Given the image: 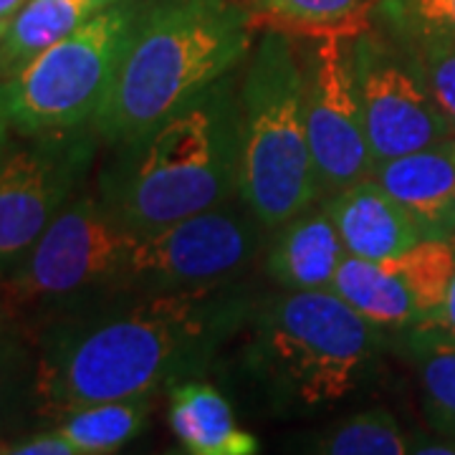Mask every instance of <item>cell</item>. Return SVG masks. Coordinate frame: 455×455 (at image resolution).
Masks as SVG:
<instances>
[{
    "label": "cell",
    "instance_id": "f546056e",
    "mask_svg": "<svg viewBox=\"0 0 455 455\" xmlns=\"http://www.w3.org/2000/svg\"><path fill=\"white\" fill-rule=\"evenodd\" d=\"M8 23H11V20H0V38H3V33L8 31Z\"/></svg>",
    "mask_w": 455,
    "mask_h": 455
},
{
    "label": "cell",
    "instance_id": "f1b7e54d",
    "mask_svg": "<svg viewBox=\"0 0 455 455\" xmlns=\"http://www.w3.org/2000/svg\"><path fill=\"white\" fill-rule=\"evenodd\" d=\"M26 0H0V20H11L23 8Z\"/></svg>",
    "mask_w": 455,
    "mask_h": 455
},
{
    "label": "cell",
    "instance_id": "8992f818",
    "mask_svg": "<svg viewBox=\"0 0 455 455\" xmlns=\"http://www.w3.org/2000/svg\"><path fill=\"white\" fill-rule=\"evenodd\" d=\"M134 238L137 233L116 223L97 196L76 193L0 276L8 319L36 329L124 293Z\"/></svg>",
    "mask_w": 455,
    "mask_h": 455
},
{
    "label": "cell",
    "instance_id": "9c48e42d",
    "mask_svg": "<svg viewBox=\"0 0 455 455\" xmlns=\"http://www.w3.org/2000/svg\"><path fill=\"white\" fill-rule=\"evenodd\" d=\"M355 36L347 23L319 31L307 71V122L322 197L372 178V149L355 74Z\"/></svg>",
    "mask_w": 455,
    "mask_h": 455
},
{
    "label": "cell",
    "instance_id": "7402d4cb",
    "mask_svg": "<svg viewBox=\"0 0 455 455\" xmlns=\"http://www.w3.org/2000/svg\"><path fill=\"white\" fill-rule=\"evenodd\" d=\"M33 407V357L20 326L0 319V438Z\"/></svg>",
    "mask_w": 455,
    "mask_h": 455
},
{
    "label": "cell",
    "instance_id": "9a60e30c",
    "mask_svg": "<svg viewBox=\"0 0 455 455\" xmlns=\"http://www.w3.org/2000/svg\"><path fill=\"white\" fill-rule=\"evenodd\" d=\"M170 427L193 455L259 453V440L238 425L226 395L208 382L185 379L170 390Z\"/></svg>",
    "mask_w": 455,
    "mask_h": 455
},
{
    "label": "cell",
    "instance_id": "e0dca14e",
    "mask_svg": "<svg viewBox=\"0 0 455 455\" xmlns=\"http://www.w3.org/2000/svg\"><path fill=\"white\" fill-rule=\"evenodd\" d=\"M104 8H109L104 0H26L0 38V84L13 82L44 51Z\"/></svg>",
    "mask_w": 455,
    "mask_h": 455
},
{
    "label": "cell",
    "instance_id": "5b68a950",
    "mask_svg": "<svg viewBox=\"0 0 455 455\" xmlns=\"http://www.w3.org/2000/svg\"><path fill=\"white\" fill-rule=\"evenodd\" d=\"M238 97V197L260 226L276 230L322 200L307 122V66L286 33L260 38Z\"/></svg>",
    "mask_w": 455,
    "mask_h": 455
},
{
    "label": "cell",
    "instance_id": "4fadbf2b",
    "mask_svg": "<svg viewBox=\"0 0 455 455\" xmlns=\"http://www.w3.org/2000/svg\"><path fill=\"white\" fill-rule=\"evenodd\" d=\"M324 208L339 230L347 253L357 259H395L427 235L423 226L372 178L326 196Z\"/></svg>",
    "mask_w": 455,
    "mask_h": 455
},
{
    "label": "cell",
    "instance_id": "8fae6325",
    "mask_svg": "<svg viewBox=\"0 0 455 455\" xmlns=\"http://www.w3.org/2000/svg\"><path fill=\"white\" fill-rule=\"evenodd\" d=\"M355 74L374 163L455 137L410 53L379 33L357 31Z\"/></svg>",
    "mask_w": 455,
    "mask_h": 455
},
{
    "label": "cell",
    "instance_id": "83f0119b",
    "mask_svg": "<svg viewBox=\"0 0 455 455\" xmlns=\"http://www.w3.org/2000/svg\"><path fill=\"white\" fill-rule=\"evenodd\" d=\"M13 130L11 127V119H8V112H5V99H3V84H0V155L8 149V132Z\"/></svg>",
    "mask_w": 455,
    "mask_h": 455
},
{
    "label": "cell",
    "instance_id": "277c9868",
    "mask_svg": "<svg viewBox=\"0 0 455 455\" xmlns=\"http://www.w3.org/2000/svg\"><path fill=\"white\" fill-rule=\"evenodd\" d=\"M243 364L263 403L283 415H311L344 403L364 385L382 329L331 289H283L260 304Z\"/></svg>",
    "mask_w": 455,
    "mask_h": 455
},
{
    "label": "cell",
    "instance_id": "603a6c76",
    "mask_svg": "<svg viewBox=\"0 0 455 455\" xmlns=\"http://www.w3.org/2000/svg\"><path fill=\"white\" fill-rule=\"evenodd\" d=\"M379 16L400 41H455V0H382Z\"/></svg>",
    "mask_w": 455,
    "mask_h": 455
},
{
    "label": "cell",
    "instance_id": "4dcf8cb0",
    "mask_svg": "<svg viewBox=\"0 0 455 455\" xmlns=\"http://www.w3.org/2000/svg\"><path fill=\"white\" fill-rule=\"evenodd\" d=\"M0 319H8V314H5V307H3V299H0Z\"/></svg>",
    "mask_w": 455,
    "mask_h": 455
},
{
    "label": "cell",
    "instance_id": "1f68e13d",
    "mask_svg": "<svg viewBox=\"0 0 455 455\" xmlns=\"http://www.w3.org/2000/svg\"><path fill=\"white\" fill-rule=\"evenodd\" d=\"M107 5H114V3H122V0H104Z\"/></svg>",
    "mask_w": 455,
    "mask_h": 455
},
{
    "label": "cell",
    "instance_id": "4316f807",
    "mask_svg": "<svg viewBox=\"0 0 455 455\" xmlns=\"http://www.w3.org/2000/svg\"><path fill=\"white\" fill-rule=\"evenodd\" d=\"M430 326H435L440 331L455 337V274L453 281H451V289H448V296H445V301H443V309H440L438 319Z\"/></svg>",
    "mask_w": 455,
    "mask_h": 455
},
{
    "label": "cell",
    "instance_id": "484cf974",
    "mask_svg": "<svg viewBox=\"0 0 455 455\" xmlns=\"http://www.w3.org/2000/svg\"><path fill=\"white\" fill-rule=\"evenodd\" d=\"M0 453L5 455H79L76 448L68 443L64 433H59L56 427L44 430V433H33L26 438H16L11 443H0Z\"/></svg>",
    "mask_w": 455,
    "mask_h": 455
},
{
    "label": "cell",
    "instance_id": "44dd1931",
    "mask_svg": "<svg viewBox=\"0 0 455 455\" xmlns=\"http://www.w3.org/2000/svg\"><path fill=\"white\" fill-rule=\"evenodd\" d=\"M309 451L326 455H405L412 453V443L387 410H367L322 433Z\"/></svg>",
    "mask_w": 455,
    "mask_h": 455
},
{
    "label": "cell",
    "instance_id": "52a82bcc",
    "mask_svg": "<svg viewBox=\"0 0 455 455\" xmlns=\"http://www.w3.org/2000/svg\"><path fill=\"white\" fill-rule=\"evenodd\" d=\"M140 5L142 0H122L99 11L44 51L13 82L3 84L13 132L41 137L92 124L130 44Z\"/></svg>",
    "mask_w": 455,
    "mask_h": 455
},
{
    "label": "cell",
    "instance_id": "3957f363",
    "mask_svg": "<svg viewBox=\"0 0 455 455\" xmlns=\"http://www.w3.org/2000/svg\"><path fill=\"white\" fill-rule=\"evenodd\" d=\"M241 97L226 76L157 127L119 145L99 200L116 223L149 233L238 196Z\"/></svg>",
    "mask_w": 455,
    "mask_h": 455
},
{
    "label": "cell",
    "instance_id": "7a4b0ae2",
    "mask_svg": "<svg viewBox=\"0 0 455 455\" xmlns=\"http://www.w3.org/2000/svg\"><path fill=\"white\" fill-rule=\"evenodd\" d=\"M251 44L253 16L238 0H142L89 127L109 145L137 140L230 76Z\"/></svg>",
    "mask_w": 455,
    "mask_h": 455
},
{
    "label": "cell",
    "instance_id": "5bb4252c",
    "mask_svg": "<svg viewBox=\"0 0 455 455\" xmlns=\"http://www.w3.org/2000/svg\"><path fill=\"white\" fill-rule=\"evenodd\" d=\"M276 230L266 259L271 278L289 291L329 289L347 248L324 205H311Z\"/></svg>",
    "mask_w": 455,
    "mask_h": 455
},
{
    "label": "cell",
    "instance_id": "ffe728a7",
    "mask_svg": "<svg viewBox=\"0 0 455 455\" xmlns=\"http://www.w3.org/2000/svg\"><path fill=\"white\" fill-rule=\"evenodd\" d=\"M412 291L420 324L430 326L438 319L455 274V233L425 235L405 253L390 259Z\"/></svg>",
    "mask_w": 455,
    "mask_h": 455
},
{
    "label": "cell",
    "instance_id": "7c38bea8",
    "mask_svg": "<svg viewBox=\"0 0 455 455\" xmlns=\"http://www.w3.org/2000/svg\"><path fill=\"white\" fill-rule=\"evenodd\" d=\"M372 180L427 235L455 233V137L374 163Z\"/></svg>",
    "mask_w": 455,
    "mask_h": 455
},
{
    "label": "cell",
    "instance_id": "2e32d148",
    "mask_svg": "<svg viewBox=\"0 0 455 455\" xmlns=\"http://www.w3.org/2000/svg\"><path fill=\"white\" fill-rule=\"evenodd\" d=\"M329 289L382 331H407L420 324L412 291L390 259L367 260L347 253Z\"/></svg>",
    "mask_w": 455,
    "mask_h": 455
},
{
    "label": "cell",
    "instance_id": "6da1fadb",
    "mask_svg": "<svg viewBox=\"0 0 455 455\" xmlns=\"http://www.w3.org/2000/svg\"><path fill=\"white\" fill-rule=\"evenodd\" d=\"M248 314L228 283L99 301L36 326L33 410L56 423L97 403L142 400L205 372Z\"/></svg>",
    "mask_w": 455,
    "mask_h": 455
},
{
    "label": "cell",
    "instance_id": "ba28073f",
    "mask_svg": "<svg viewBox=\"0 0 455 455\" xmlns=\"http://www.w3.org/2000/svg\"><path fill=\"white\" fill-rule=\"evenodd\" d=\"M256 215L226 203L178 223L137 233L124 293L188 291L228 283L259 251Z\"/></svg>",
    "mask_w": 455,
    "mask_h": 455
},
{
    "label": "cell",
    "instance_id": "d6986e66",
    "mask_svg": "<svg viewBox=\"0 0 455 455\" xmlns=\"http://www.w3.org/2000/svg\"><path fill=\"white\" fill-rule=\"evenodd\" d=\"M147 415L149 397L114 400L71 410L53 427L64 433L79 455H107L130 445L147 427Z\"/></svg>",
    "mask_w": 455,
    "mask_h": 455
},
{
    "label": "cell",
    "instance_id": "d4e9b609",
    "mask_svg": "<svg viewBox=\"0 0 455 455\" xmlns=\"http://www.w3.org/2000/svg\"><path fill=\"white\" fill-rule=\"evenodd\" d=\"M263 16L299 28H331L355 18L364 0H243Z\"/></svg>",
    "mask_w": 455,
    "mask_h": 455
},
{
    "label": "cell",
    "instance_id": "cb8c5ba5",
    "mask_svg": "<svg viewBox=\"0 0 455 455\" xmlns=\"http://www.w3.org/2000/svg\"><path fill=\"white\" fill-rule=\"evenodd\" d=\"M418 71L423 74L430 94L435 99L443 116L455 132V41L453 38H420L403 41Z\"/></svg>",
    "mask_w": 455,
    "mask_h": 455
},
{
    "label": "cell",
    "instance_id": "30bf717a",
    "mask_svg": "<svg viewBox=\"0 0 455 455\" xmlns=\"http://www.w3.org/2000/svg\"><path fill=\"white\" fill-rule=\"evenodd\" d=\"M26 140L33 142L0 155V276L76 196L94 155L84 130Z\"/></svg>",
    "mask_w": 455,
    "mask_h": 455
},
{
    "label": "cell",
    "instance_id": "ac0fdd59",
    "mask_svg": "<svg viewBox=\"0 0 455 455\" xmlns=\"http://www.w3.org/2000/svg\"><path fill=\"white\" fill-rule=\"evenodd\" d=\"M405 344L418 370L425 420L455 443V337L435 326H412Z\"/></svg>",
    "mask_w": 455,
    "mask_h": 455
}]
</instances>
